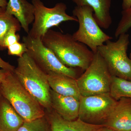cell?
<instances>
[{"label": "cell", "instance_id": "obj_1", "mask_svg": "<svg viewBox=\"0 0 131 131\" xmlns=\"http://www.w3.org/2000/svg\"><path fill=\"white\" fill-rule=\"evenodd\" d=\"M43 44L53 51L64 65L85 71L94 53L88 46L77 41L73 35L50 29L42 39Z\"/></svg>", "mask_w": 131, "mask_h": 131}, {"label": "cell", "instance_id": "obj_2", "mask_svg": "<svg viewBox=\"0 0 131 131\" xmlns=\"http://www.w3.org/2000/svg\"><path fill=\"white\" fill-rule=\"evenodd\" d=\"M14 73L22 86L44 109L51 110V88L47 74L27 52L18 58Z\"/></svg>", "mask_w": 131, "mask_h": 131}, {"label": "cell", "instance_id": "obj_3", "mask_svg": "<svg viewBox=\"0 0 131 131\" xmlns=\"http://www.w3.org/2000/svg\"><path fill=\"white\" fill-rule=\"evenodd\" d=\"M2 95L11 104L24 122L45 116L44 108L25 89L14 72H10L0 84Z\"/></svg>", "mask_w": 131, "mask_h": 131}, {"label": "cell", "instance_id": "obj_4", "mask_svg": "<svg viewBox=\"0 0 131 131\" xmlns=\"http://www.w3.org/2000/svg\"><path fill=\"white\" fill-rule=\"evenodd\" d=\"M115 42L108 40L99 46L97 52L105 60L112 75L131 81V61L127 55L129 35H120Z\"/></svg>", "mask_w": 131, "mask_h": 131}, {"label": "cell", "instance_id": "obj_5", "mask_svg": "<svg viewBox=\"0 0 131 131\" xmlns=\"http://www.w3.org/2000/svg\"><path fill=\"white\" fill-rule=\"evenodd\" d=\"M73 14L79 24L78 30L72 35L73 38L88 46L94 54L97 52L98 47L112 39V37L101 30L94 17L93 10L90 7L76 6Z\"/></svg>", "mask_w": 131, "mask_h": 131}, {"label": "cell", "instance_id": "obj_6", "mask_svg": "<svg viewBox=\"0 0 131 131\" xmlns=\"http://www.w3.org/2000/svg\"><path fill=\"white\" fill-rule=\"evenodd\" d=\"M112 76L105 60L97 52L88 68L77 79L81 95L109 93Z\"/></svg>", "mask_w": 131, "mask_h": 131}, {"label": "cell", "instance_id": "obj_7", "mask_svg": "<svg viewBox=\"0 0 131 131\" xmlns=\"http://www.w3.org/2000/svg\"><path fill=\"white\" fill-rule=\"evenodd\" d=\"M34 8V19L32 27L27 35L31 37L40 39L52 27L58 26L64 21H78L74 16L66 13L67 6L63 3H57L52 8L45 6L40 0H32Z\"/></svg>", "mask_w": 131, "mask_h": 131}, {"label": "cell", "instance_id": "obj_8", "mask_svg": "<svg viewBox=\"0 0 131 131\" xmlns=\"http://www.w3.org/2000/svg\"><path fill=\"white\" fill-rule=\"evenodd\" d=\"M22 41L27 48V53L46 74L52 72L63 74L75 79L79 77L78 70L81 69L64 65L53 51L43 44L42 39L34 38L27 35L23 37Z\"/></svg>", "mask_w": 131, "mask_h": 131}, {"label": "cell", "instance_id": "obj_9", "mask_svg": "<svg viewBox=\"0 0 131 131\" xmlns=\"http://www.w3.org/2000/svg\"><path fill=\"white\" fill-rule=\"evenodd\" d=\"M78 118L88 124L104 125L114 109L117 101L110 93L82 96Z\"/></svg>", "mask_w": 131, "mask_h": 131}, {"label": "cell", "instance_id": "obj_10", "mask_svg": "<svg viewBox=\"0 0 131 131\" xmlns=\"http://www.w3.org/2000/svg\"><path fill=\"white\" fill-rule=\"evenodd\" d=\"M103 125L118 131H131V99L117 101L112 112Z\"/></svg>", "mask_w": 131, "mask_h": 131}, {"label": "cell", "instance_id": "obj_11", "mask_svg": "<svg viewBox=\"0 0 131 131\" xmlns=\"http://www.w3.org/2000/svg\"><path fill=\"white\" fill-rule=\"evenodd\" d=\"M50 96L52 109L62 118L69 121L78 118L80 106L79 100L73 96L61 95L51 89Z\"/></svg>", "mask_w": 131, "mask_h": 131}, {"label": "cell", "instance_id": "obj_12", "mask_svg": "<svg viewBox=\"0 0 131 131\" xmlns=\"http://www.w3.org/2000/svg\"><path fill=\"white\" fill-rule=\"evenodd\" d=\"M46 115L50 124V131H97L104 126L88 124L79 118L72 121L66 120L52 109L46 112Z\"/></svg>", "mask_w": 131, "mask_h": 131}, {"label": "cell", "instance_id": "obj_13", "mask_svg": "<svg viewBox=\"0 0 131 131\" xmlns=\"http://www.w3.org/2000/svg\"><path fill=\"white\" fill-rule=\"evenodd\" d=\"M49 86L57 93L66 96H71L80 100L81 97L77 79L60 73L47 74Z\"/></svg>", "mask_w": 131, "mask_h": 131}, {"label": "cell", "instance_id": "obj_14", "mask_svg": "<svg viewBox=\"0 0 131 131\" xmlns=\"http://www.w3.org/2000/svg\"><path fill=\"white\" fill-rule=\"evenodd\" d=\"M6 10L18 20L21 27L28 34L30 25L34 19V8L32 3L26 0H9Z\"/></svg>", "mask_w": 131, "mask_h": 131}, {"label": "cell", "instance_id": "obj_15", "mask_svg": "<svg viewBox=\"0 0 131 131\" xmlns=\"http://www.w3.org/2000/svg\"><path fill=\"white\" fill-rule=\"evenodd\" d=\"M76 6H88L94 11V16L101 28L107 29L112 22L110 14L112 0H72Z\"/></svg>", "mask_w": 131, "mask_h": 131}, {"label": "cell", "instance_id": "obj_16", "mask_svg": "<svg viewBox=\"0 0 131 131\" xmlns=\"http://www.w3.org/2000/svg\"><path fill=\"white\" fill-rule=\"evenodd\" d=\"M24 122L9 102L2 95L0 98V131H17Z\"/></svg>", "mask_w": 131, "mask_h": 131}, {"label": "cell", "instance_id": "obj_17", "mask_svg": "<svg viewBox=\"0 0 131 131\" xmlns=\"http://www.w3.org/2000/svg\"><path fill=\"white\" fill-rule=\"evenodd\" d=\"M110 93L118 101L122 98L131 99V81L112 76Z\"/></svg>", "mask_w": 131, "mask_h": 131}, {"label": "cell", "instance_id": "obj_18", "mask_svg": "<svg viewBox=\"0 0 131 131\" xmlns=\"http://www.w3.org/2000/svg\"><path fill=\"white\" fill-rule=\"evenodd\" d=\"M13 26L21 27L18 20L7 12L6 7L0 8V50L5 49L3 45L4 38Z\"/></svg>", "mask_w": 131, "mask_h": 131}, {"label": "cell", "instance_id": "obj_19", "mask_svg": "<svg viewBox=\"0 0 131 131\" xmlns=\"http://www.w3.org/2000/svg\"><path fill=\"white\" fill-rule=\"evenodd\" d=\"M17 131H50V127L46 115L29 122H24Z\"/></svg>", "mask_w": 131, "mask_h": 131}, {"label": "cell", "instance_id": "obj_20", "mask_svg": "<svg viewBox=\"0 0 131 131\" xmlns=\"http://www.w3.org/2000/svg\"><path fill=\"white\" fill-rule=\"evenodd\" d=\"M131 28V7L122 12V16L115 32V36L118 38L122 34L126 33Z\"/></svg>", "mask_w": 131, "mask_h": 131}, {"label": "cell", "instance_id": "obj_21", "mask_svg": "<svg viewBox=\"0 0 131 131\" xmlns=\"http://www.w3.org/2000/svg\"><path fill=\"white\" fill-rule=\"evenodd\" d=\"M21 27L13 26L10 28L5 36L3 41V45L5 49L7 48L9 46L19 42V35L16 34V32L20 30Z\"/></svg>", "mask_w": 131, "mask_h": 131}, {"label": "cell", "instance_id": "obj_22", "mask_svg": "<svg viewBox=\"0 0 131 131\" xmlns=\"http://www.w3.org/2000/svg\"><path fill=\"white\" fill-rule=\"evenodd\" d=\"M8 54L20 57L27 52L26 46L24 43L18 42L7 47Z\"/></svg>", "mask_w": 131, "mask_h": 131}, {"label": "cell", "instance_id": "obj_23", "mask_svg": "<svg viewBox=\"0 0 131 131\" xmlns=\"http://www.w3.org/2000/svg\"><path fill=\"white\" fill-rule=\"evenodd\" d=\"M0 68H1L2 69L8 71L10 72H14L15 67L9 63L4 61L0 57Z\"/></svg>", "mask_w": 131, "mask_h": 131}, {"label": "cell", "instance_id": "obj_24", "mask_svg": "<svg viewBox=\"0 0 131 131\" xmlns=\"http://www.w3.org/2000/svg\"><path fill=\"white\" fill-rule=\"evenodd\" d=\"M10 72L8 71L1 69H0V84L2 82L3 80L7 76V75Z\"/></svg>", "mask_w": 131, "mask_h": 131}, {"label": "cell", "instance_id": "obj_25", "mask_svg": "<svg viewBox=\"0 0 131 131\" xmlns=\"http://www.w3.org/2000/svg\"><path fill=\"white\" fill-rule=\"evenodd\" d=\"M122 10H125L131 7V0H122Z\"/></svg>", "mask_w": 131, "mask_h": 131}, {"label": "cell", "instance_id": "obj_26", "mask_svg": "<svg viewBox=\"0 0 131 131\" xmlns=\"http://www.w3.org/2000/svg\"><path fill=\"white\" fill-rule=\"evenodd\" d=\"M97 131H118L115 130L114 129H112V128H109V127H107L103 126L102 127L100 128V129H98Z\"/></svg>", "mask_w": 131, "mask_h": 131}, {"label": "cell", "instance_id": "obj_27", "mask_svg": "<svg viewBox=\"0 0 131 131\" xmlns=\"http://www.w3.org/2000/svg\"><path fill=\"white\" fill-rule=\"evenodd\" d=\"M7 3V0H0V8L6 7Z\"/></svg>", "mask_w": 131, "mask_h": 131}, {"label": "cell", "instance_id": "obj_28", "mask_svg": "<svg viewBox=\"0 0 131 131\" xmlns=\"http://www.w3.org/2000/svg\"><path fill=\"white\" fill-rule=\"evenodd\" d=\"M129 58H130V59L131 61V53H130V56H129Z\"/></svg>", "mask_w": 131, "mask_h": 131}, {"label": "cell", "instance_id": "obj_29", "mask_svg": "<svg viewBox=\"0 0 131 131\" xmlns=\"http://www.w3.org/2000/svg\"><path fill=\"white\" fill-rule=\"evenodd\" d=\"M1 96H2V94H1V88H0V98H1Z\"/></svg>", "mask_w": 131, "mask_h": 131}]
</instances>
